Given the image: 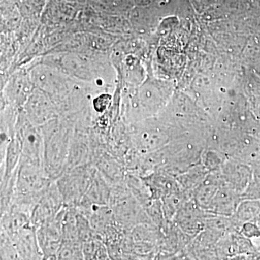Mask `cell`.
I'll return each instance as SVG.
<instances>
[{
	"instance_id": "cell-1",
	"label": "cell",
	"mask_w": 260,
	"mask_h": 260,
	"mask_svg": "<svg viewBox=\"0 0 260 260\" xmlns=\"http://www.w3.org/2000/svg\"><path fill=\"white\" fill-rule=\"evenodd\" d=\"M96 169L91 164L63 173L55 181L65 208H77L88 191Z\"/></svg>"
},
{
	"instance_id": "cell-2",
	"label": "cell",
	"mask_w": 260,
	"mask_h": 260,
	"mask_svg": "<svg viewBox=\"0 0 260 260\" xmlns=\"http://www.w3.org/2000/svg\"><path fill=\"white\" fill-rule=\"evenodd\" d=\"M54 181L47 175L42 166L20 160L15 173L13 198H41Z\"/></svg>"
},
{
	"instance_id": "cell-3",
	"label": "cell",
	"mask_w": 260,
	"mask_h": 260,
	"mask_svg": "<svg viewBox=\"0 0 260 260\" xmlns=\"http://www.w3.org/2000/svg\"><path fill=\"white\" fill-rule=\"evenodd\" d=\"M66 208H63L56 216L37 229V237L43 259L57 256L62 240V226Z\"/></svg>"
},
{
	"instance_id": "cell-4",
	"label": "cell",
	"mask_w": 260,
	"mask_h": 260,
	"mask_svg": "<svg viewBox=\"0 0 260 260\" xmlns=\"http://www.w3.org/2000/svg\"><path fill=\"white\" fill-rule=\"evenodd\" d=\"M64 208L62 198L55 181L41 197L30 215V225L38 229L56 216Z\"/></svg>"
},
{
	"instance_id": "cell-5",
	"label": "cell",
	"mask_w": 260,
	"mask_h": 260,
	"mask_svg": "<svg viewBox=\"0 0 260 260\" xmlns=\"http://www.w3.org/2000/svg\"><path fill=\"white\" fill-rule=\"evenodd\" d=\"M18 140L21 149L20 160L43 167L44 146L38 130L31 124H24L19 129Z\"/></svg>"
},
{
	"instance_id": "cell-6",
	"label": "cell",
	"mask_w": 260,
	"mask_h": 260,
	"mask_svg": "<svg viewBox=\"0 0 260 260\" xmlns=\"http://www.w3.org/2000/svg\"><path fill=\"white\" fill-rule=\"evenodd\" d=\"M112 187V185L96 170L88 191L76 208L85 210L95 205H109Z\"/></svg>"
},
{
	"instance_id": "cell-7",
	"label": "cell",
	"mask_w": 260,
	"mask_h": 260,
	"mask_svg": "<svg viewBox=\"0 0 260 260\" xmlns=\"http://www.w3.org/2000/svg\"><path fill=\"white\" fill-rule=\"evenodd\" d=\"M78 210L88 219L94 232L102 239L108 228L115 223L109 205H95L88 210Z\"/></svg>"
},
{
	"instance_id": "cell-8",
	"label": "cell",
	"mask_w": 260,
	"mask_h": 260,
	"mask_svg": "<svg viewBox=\"0 0 260 260\" xmlns=\"http://www.w3.org/2000/svg\"><path fill=\"white\" fill-rule=\"evenodd\" d=\"M91 164L111 185L122 183L120 164L113 157L108 155H96L92 159Z\"/></svg>"
},
{
	"instance_id": "cell-9",
	"label": "cell",
	"mask_w": 260,
	"mask_h": 260,
	"mask_svg": "<svg viewBox=\"0 0 260 260\" xmlns=\"http://www.w3.org/2000/svg\"><path fill=\"white\" fill-rule=\"evenodd\" d=\"M30 215L16 209H10L2 214L1 230L13 238L22 229L30 225Z\"/></svg>"
},
{
	"instance_id": "cell-10",
	"label": "cell",
	"mask_w": 260,
	"mask_h": 260,
	"mask_svg": "<svg viewBox=\"0 0 260 260\" xmlns=\"http://www.w3.org/2000/svg\"><path fill=\"white\" fill-rule=\"evenodd\" d=\"M83 243L79 239H62L57 253L58 260H84Z\"/></svg>"
},
{
	"instance_id": "cell-11",
	"label": "cell",
	"mask_w": 260,
	"mask_h": 260,
	"mask_svg": "<svg viewBox=\"0 0 260 260\" xmlns=\"http://www.w3.org/2000/svg\"><path fill=\"white\" fill-rule=\"evenodd\" d=\"M83 250L84 260H112L102 239L83 243Z\"/></svg>"
},
{
	"instance_id": "cell-12",
	"label": "cell",
	"mask_w": 260,
	"mask_h": 260,
	"mask_svg": "<svg viewBox=\"0 0 260 260\" xmlns=\"http://www.w3.org/2000/svg\"><path fill=\"white\" fill-rule=\"evenodd\" d=\"M1 260H22L14 242L3 230H1Z\"/></svg>"
},
{
	"instance_id": "cell-13",
	"label": "cell",
	"mask_w": 260,
	"mask_h": 260,
	"mask_svg": "<svg viewBox=\"0 0 260 260\" xmlns=\"http://www.w3.org/2000/svg\"><path fill=\"white\" fill-rule=\"evenodd\" d=\"M232 260H245V259H244V257H236V258H234V259H232Z\"/></svg>"
}]
</instances>
